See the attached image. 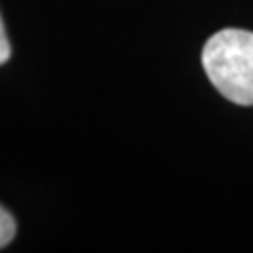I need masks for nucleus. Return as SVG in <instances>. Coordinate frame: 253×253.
<instances>
[{
    "label": "nucleus",
    "instance_id": "3",
    "mask_svg": "<svg viewBox=\"0 0 253 253\" xmlns=\"http://www.w3.org/2000/svg\"><path fill=\"white\" fill-rule=\"evenodd\" d=\"M9 57H11V44H9V38H6L2 17H0V66L9 61Z\"/></svg>",
    "mask_w": 253,
    "mask_h": 253
},
{
    "label": "nucleus",
    "instance_id": "1",
    "mask_svg": "<svg viewBox=\"0 0 253 253\" xmlns=\"http://www.w3.org/2000/svg\"><path fill=\"white\" fill-rule=\"evenodd\" d=\"M203 68L226 99L253 106V32L221 30L203 49Z\"/></svg>",
    "mask_w": 253,
    "mask_h": 253
},
{
    "label": "nucleus",
    "instance_id": "2",
    "mask_svg": "<svg viewBox=\"0 0 253 253\" xmlns=\"http://www.w3.org/2000/svg\"><path fill=\"white\" fill-rule=\"evenodd\" d=\"M15 230H17V226H15L13 215L0 205V249L15 239Z\"/></svg>",
    "mask_w": 253,
    "mask_h": 253
}]
</instances>
